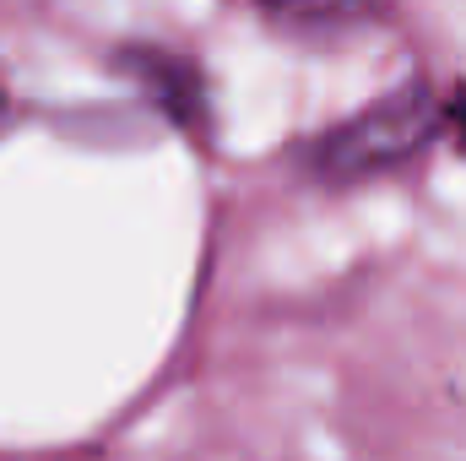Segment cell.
I'll return each instance as SVG.
<instances>
[{"instance_id": "1", "label": "cell", "mask_w": 466, "mask_h": 461, "mask_svg": "<svg viewBox=\"0 0 466 461\" xmlns=\"http://www.w3.org/2000/svg\"><path fill=\"white\" fill-rule=\"evenodd\" d=\"M434 141H440V93L423 77H412L369 98L363 109L342 115L337 125H326L309 141L304 169L320 185H358V179H374L423 158Z\"/></svg>"}, {"instance_id": "4", "label": "cell", "mask_w": 466, "mask_h": 461, "mask_svg": "<svg viewBox=\"0 0 466 461\" xmlns=\"http://www.w3.org/2000/svg\"><path fill=\"white\" fill-rule=\"evenodd\" d=\"M440 136H451L456 152L466 158V82H456L451 93H440Z\"/></svg>"}, {"instance_id": "3", "label": "cell", "mask_w": 466, "mask_h": 461, "mask_svg": "<svg viewBox=\"0 0 466 461\" xmlns=\"http://www.w3.org/2000/svg\"><path fill=\"white\" fill-rule=\"evenodd\" d=\"M260 16L271 27H282V33L320 38V33H337V27H369L385 11H374V5H320V0H304V5H266Z\"/></svg>"}, {"instance_id": "2", "label": "cell", "mask_w": 466, "mask_h": 461, "mask_svg": "<svg viewBox=\"0 0 466 461\" xmlns=\"http://www.w3.org/2000/svg\"><path fill=\"white\" fill-rule=\"evenodd\" d=\"M115 71L179 136L207 141V130H212V87H207V71L190 55H174L163 44H125V49H115Z\"/></svg>"}]
</instances>
